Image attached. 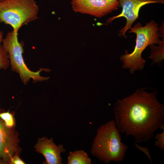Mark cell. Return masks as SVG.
Masks as SVG:
<instances>
[{
	"instance_id": "4",
	"label": "cell",
	"mask_w": 164,
	"mask_h": 164,
	"mask_svg": "<svg viewBox=\"0 0 164 164\" xmlns=\"http://www.w3.org/2000/svg\"><path fill=\"white\" fill-rule=\"evenodd\" d=\"M39 11L35 0H0V22L15 31L37 19Z\"/></svg>"
},
{
	"instance_id": "3",
	"label": "cell",
	"mask_w": 164,
	"mask_h": 164,
	"mask_svg": "<svg viewBox=\"0 0 164 164\" xmlns=\"http://www.w3.org/2000/svg\"><path fill=\"white\" fill-rule=\"evenodd\" d=\"M158 26L154 20H151L144 26L138 22L130 28L129 33L136 35V44L132 52L128 53L125 51V54L121 56L120 59L123 63V68L129 69L131 73L143 69L145 60L142 57V52L148 46L159 44L161 41Z\"/></svg>"
},
{
	"instance_id": "1",
	"label": "cell",
	"mask_w": 164,
	"mask_h": 164,
	"mask_svg": "<svg viewBox=\"0 0 164 164\" xmlns=\"http://www.w3.org/2000/svg\"><path fill=\"white\" fill-rule=\"evenodd\" d=\"M156 95L155 91L149 93L141 88L125 98L117 100L114 113L120 132L134 136L136 142H146L156 129H164V106Z\"/></svg>"
},
{
	"instance_id": "11",
	"label": "cell",
	"mask_w": 164,
	"mask_h": 164,
	"mask_svg": "<svg viewBox=\"0 0 164 164\" xmlns=\"http://www.w3.org/2000/svg\"><path fill=\"white\" fill-rule=\"evenodd\" d=\"M158 46L153 44L150 45L151 53L149 57L153 61V63H160L164 59V40L161 41Z\"/></svg>"
},
{
	"instance_id": "2",
	"label": "cell",
	"mask_w": 164,
	"mask_h": 164,
	"mask_svg": "<svg viewBox=\"0 0 164 164\" xmlns=\"http://www.w3.org/2000/svg\"><path fill=\"white\" fill-rule=\"evenodd\" d=\"M120 132L114 120L101 125L97 130L91 154L106 164L123 161L128 147L121 142Z\"/></svg>"
},
{
	"instance_id": "10",
	"label": "cell",
	"mask_w": 164,
	"mask_h": 164,
	"mask_svg": "<svg viewBox=\"0 0 164 164\" xmlns=\"http://www.w3.org/2000/svg\"><path fill=\"white\" fill-rule=\"evenodd\" d=\"M68 164H90L91 160L82 150L70 152L67 157Z\"/></svg>"
},
{
	"instance_id": "6",
	"label": "cell",
	"mask_w": 164,
	"mask_h": 164,
	"mask_svg": "<svg viewBox=\"0 0 164 164\" xmlns=\"http://www.w3.org/2000/svg\"><path fill=\"white\" fill-rule=\"evenodd\" d=\"M73 10L76 12L100 18L118 9V0H72Z\"/></svg>"
},
{
	"instance_id": "5",
	"label": "cell",
	"mask_w": 164,
	"mask_h": 164,
	"mask_svg": "<svg viewBox=\"0 0 164 164\" xmlns=\"http://www.w3.org/2000/svg\"><path fill=\"white\" fill-rule=\"evenodd\" d=\"M18 32L13 30L9 32L2 41V45L9 56L12 68L16 71L24 84L32 79L35 82L43 81L48 79L46 77L40 76L41 71L45 69H41L34 72L31 70L25 63L23 57V49L21 44L19 42Z\"/></svg>"
},
{
	"instance_id": "13",
	"label": "cell",
	"mask_w": 164,
	"mask_h": 164,
	"mask_svg": "<svg viewBox=\"0 0 164 164\" xmlns=\"http://www.w3.org/2000/svg\"><path fill=\"white\" fill-rule=\"evenodd\" d=\"M10 61L7 53L3 45L0 44V69L6 70L9 67Z\"/></svg>"
},
{
	"instance_id": "9",
	"label": "cell",
	"mask_w": 164,
	"mask_h": 164,
	"mask_svg": "<svg viewBox=\"0 0 164 164\" xmlns=\"http://www.w3.org/2000/svg\"><path fill=\"white\" fill-rule=\"evenodd\" d=\"M35 151L42 154L44 157L46 164L63 163L61 153L66 150L62 145H56L53 138L49 139L45 137L39 138L35 146Z\"/></svg>"
},
{
	"instance_id": "14",
	"label": "cell",
	"mask_w": 164,
	"mask_h": 164,
	"mask_svg": "<svg viewBox=\"0 0 164 164\" xmlns=\"http://www.w3.org/2000/svg\"><path fill=\"white\" fill-rule=\"evenodd\" d=\"M163 130L162 133H157L155 137L156 141L155 142V145L161 150L164 149V129Z\"/></svg>"
},
{
	"instance_id": "8",
	"label": "cell",
	"mask_w": 164,
	"mask_h": 164,
	"mask_svg": "<svg viewBox=\"0 0 164 164\" xmlns=\"http://www.w3.org/2000/svg\"><path fill=\"white\" fill-rule=\"evenodd\" d=\"M19 141L12 128L6 127L0 119V164H9L12 157L19 153Z\"/></svg>"
},
{
	"instance_id": "16",
	"label": "cell",
	"mask_w": 164,
	"mask_h": 164,
	"mask_svg": "<svg viewBox=\"0 0 164 164\" xmlns=\"http://www.w3.org/2000/svg\"><path fill=\"white\" fill-rule=\"evenodd\" d=\"M3 39V32L0 29V44L2 42Z\"/></svg>"
},
{
	"instance_id": "7",
	"label": "cell",
	"mask_w": 164,
	"mask_h": 164,
	"mask_svg": "<svg viewBox=\"0 0 164 164\" xmlns=\"http://www.w3.org/2000/svg\"><path fill=\"white\" fill-rule=\"evenodd\" d=\"M122 8L119 15L109 18L107 22L111 23L115 19L125 17L126 20L125 25L119 31V36H125L126 31L130 29L135 21L138 18L141 8L144 5L151 3L164 4V0H118Z\"/></svg>"
},
{
	"instance_id": "12",
	"label": "cell",
	"mask_w": 164,
	"mask_h": 164,
	"mask_svg": "<svg viewBox=\"0 0 164 164\" xmlns=\"http://www.w3.org/2000/svg\"><path fill=\"white\" fill-rule=\"evenodd\" d=\"M0 119L8 128H12L15 125L13 115L9 111L0 112Z\"/></svg>"
},
{
	"instance_id": "15",
	"label": "cell",
	"mask_w": 164,
	"mask_h": 164,
	"mask_svg": "<svg viewBox=\"0 0 164 164\" xmlns=\"http://www.w3.org/2000/svg\"><path fill=\"white\" fill-rule=\"evenodd\" d=\"M9 164H24L25 163L19 157V153H15L11 158Z\"/></svg>"
}]
</instances>
